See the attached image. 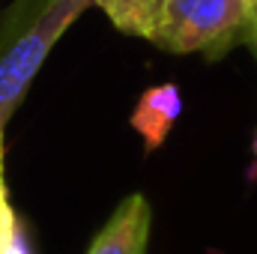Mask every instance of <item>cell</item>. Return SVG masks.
<instances>
[{"instance_id":"cell-3","label":"cell","mask_w":257,"mask_h":254,"mask_svg":"<svg viewBox=\"0 0 257 254\" xmlns=\"http://www.w3.org/2000/svg\"><path fill=\"white\" fill-rule=\"evenodd\" d=\"M150 200L135 191L111 212L105 227L93 236L87 254H147L150 239Z\"/></svg>"},{"instance_id":"cell-7","label":"cell","mask_w":257,"mask_h":254,"mask_svg":"<svg viewBox=\"0 0 257 254\" xmlns=\"http://www.w3.org/2000/svg\"><path fill=\"white\" fill-rule=\"evenodd\" d=\"M245 6H248V48H251V54H254L257 60V0H245Z\"/></svg>"},{"instance_id":"cell-11","label":"cell","mask_w":257,"mask_h":254,"mask_svg":"<svg viewBox=\"0 0 257 254\" xmlns=\"http://www.w3.org/2000/svg\"><path fill=\"white\" fill-rule=\"evenodd\" d=\"M0 183H3V171H0Z\"/></svg>"},{"instance_id":"cell-8","label":"cell","mask_w":257,"mask_h":254,"mask_svg":"<svg viewBox=\"0 0 257 254\" xmlns=\"http://www.w3.org/2000/svg\"><path fill=\"white\" fill-rule=\"evenodd\" d=\"M6 254H33V251H30V245H27V236H24V230H18V233H15V239L9 242Z\"/></svg>"},{"instance_id":"cell-2","label":"cell","mask_w":257,"mask_h":254,"mask_svg":"<svg viewBox=\"0 0 257 254\" xmlns=\"http://www.w3.org/2000/svg\"><path fill=\"white\" fill-rule=\"evenodd\" d=\"M90 6H96V0H48L30 21V27L6 48V54L0 57V126H6V120L27 96L51 48Z\"/></svg>"},{"instance_id":"cell-6","label":"cell","mask_w":257,"mask_h":254,"mask_svg":"<svg viewBox=\"0 0 257 254\" xmlns=\"http://www.w3.org/2000/svg\"><path fill=\"white\" fill-rule=\"evenodd\" d=\"M18 230H21L18 215H15V209H12V203H9L6 186L0 183V254H6L9 242L15 239V233H18Z\"/></svg>"},{"instance_id":"cell-10","label":"cell","mask_w":257,"mask_h":254,"mask_svg":"<svg viewBox=\"0 0 257 254\" xmlns=\"http://www.w3.org/2000/svg\"><path fill=\"white\" fill-rule=\"evenodd\" d=\"M0 141H3V126H0ZM0 153H3V144H0Z\"/></svg>"},{"instance_id":"cell-9","label":"cell","mask_w":257,"mask_h":254,"mask_svg":"<svg viewBox=\"0 0 257 254\" xmlns=\"http://www.w3.org/2000/svg\"><path fill=\"white\" fill-rule=\"evenodd\" d=\"M251 150H254V162H251V168H248V180H254L257 183V132H254V144H251Z\"/></svg>"},{"instance_id":"cell-4","label":"cell","mask_w":257,"mask_h":254,"mask_svg":"<svg viewBox=\"0 0 257 254\" xmlns=\"http://www.w3.org/2000/svg\"><path fill=\"white\" fill-rule=\"evenodd\" d=\"M180 114H183V93H180V87L177 84H156V87L141 93L128 123L141 135L147 153H156L168 141V135L177 126Z\"/></svg>"},{"instance_id":"cell-5","label":"cell","mask_w":257,"mask_h":254,"mask_svg":"<svg viewBox=\"0 0 257 254\" xmlns=\"http://www.w3.org/2000/svg\"><path fill=\"white\" fill-rule=\"evenodd\" d=\"M165 3L168 0H96V6L108 15V21L120 33L147 39V42H156Z\"/></svg>"},{"instance_id":"cell-1","label":"cell","mask_w":257,"mask_h":254,"mask_svg":"<svg viewBox=\"0 0 257 254\" xmlns=\"http://www.w3.org/2000/svg\"><path fill=\"white\" fill-rule=\"evenodd\" d=\"M245 42V0H168L153 45L171 54H203L209 60H218Z\"/></svg>"}]
</instances>
